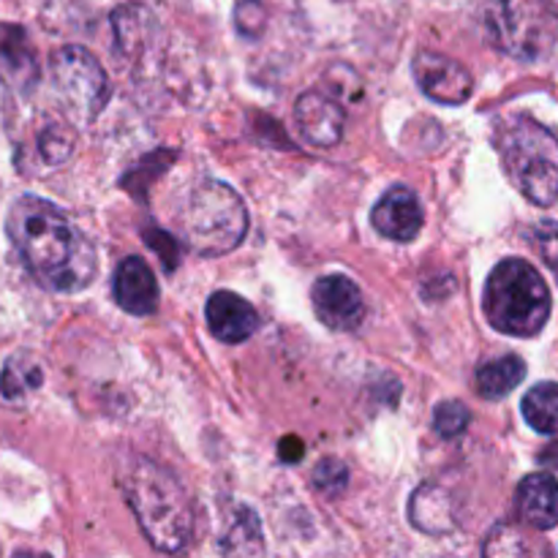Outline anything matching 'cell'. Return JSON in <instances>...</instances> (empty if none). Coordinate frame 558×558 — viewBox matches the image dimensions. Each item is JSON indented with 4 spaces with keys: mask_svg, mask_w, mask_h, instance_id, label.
<instances>
[{
    "mask_svg": "<svg viewBox=\"0 0 558 558\" xmlns=\"http://www.w3.org/2000/svg\"><path fill=\"white\" fill-rule=\"evenodd\" d=\"M5 234L47 292H82L96 278V248L52 202L20 196L5 218Z\"/></svg>",
    "mask_w": 558,
    "mask_h": 558,
    "instance_id": "1",
    "label": "cell"
},
{
    "mask_svg": "<svg viewBox=\"0 0 558 558\" xmlns=\"http://www.w3.org/2000/svg\"><path fill=\"white\" fill-rule=\"evenodd\" d=\"M120 490L142 534L161 554H180L194 537V510L169 469L150 458H129L118 472Z\"/></svg>",
    "mask_w": 558,
    "mask_h": 558,
    "instance_id": "2",
    "label": "cell"
},
{
    "mask_svg": "<svg viewBox=\"0 0 558 558\" xmlns=\"http://www.w3.org/2000/svg\"><path fill=\"white\" fill-rule=\"evenodd\" d=\"M496 150L507 178L529 202L550 207L558 202V136L532 118L501 120Z\"/></svg>",
    "mask_w": 558,
    "mask_h": 558,
    "instance_id": "3",
    "label": "cell"
},
{
    "mask_svg": "<svg viewBox=\"0 0 558 558\" xmlns=\"http://www.w3.org/2000/svg\"><path fill=\"white\" fill-rule=\"evenodd\" d=\"M483 311L490 327L505 336H539L550 316L548 283L526 259L499 262L485 281Z\"/></svg>",
    "mask_w": 558,
    "mask_h": 558,
    "instance_id": "4",
    "label": "cell"
},
{
    "mask_svg": "<svg viewBox=\"0 0 558 558\" xmlns=\"http://www.w3.org/2000/svg\"><path fill=\"white\" fill-rule=\"evenodd\" d=\"M183 229L194 254L223 256L245 240L248 210L238 191L229 189L221 180H205L191 194Z\"/></svg>",
    "mask_w": 558,
    "mask_h": 558,
    "instance_id": "5",
    "label": "cell"
},
{
    "mask_svg": "<svg viewBox=\"0 0 558 558\" xmlns=\"http://www.w3.org/2000/svg\"><path fill=\"white\" fill-rule=\"evenodd\" d=\"M490 33L501 52L543 60L558 38V14L548 0H501L490 14Z\"/></svg>",
    "mask_w": 558,
    "mask_h": 558,
    "instance_id": "6",
    "label": "cell"
},
{
    "mask_svg": "<svg viewBox=\"0 0 558 558\" xmlns=\"http://www.w3.org/2000/svg\"><path fill=\"white\" fill-rule=\"evenodd\" d=\"M54 87L69 107L85 120H93L109 101V80L96 58L85 47H63L52 54Z\"/></svg>",
    "mask_w": 558,
    "mask_h": 558,
    "instance_id": "7",
    "label": "cell"
},
{
    "mask_svg": "<svg viewBox=\"0 0 558 558\" xmlns=\"http://www.w3.org/2000/svg\"><path fill=\"white\" fill-rule=\"evenodd\" d=\"M316 316L330 330H357L365 319V298L357 283L347 276H325L311 289Z\"/></svg>",
    "mask_w": 558,
    "mask_h": 558,
    "instance_id": "8",
    "label": "cell"
},
{
    "mask_svg": "<svg viewBox=\"0 0 558 558\" xmlns=\"http://www.w3.org/2000/svg\"><path fill=\"white\" fill-rule=\"evenodd\" d=\"M412 74L420 90L439 104H463L474 90V80L463 63L441 52H423L414 58Z\"/></svg>",
    "mask_w": 558,
    "mask_h": 558,
    "instance_id": "9",
    "label": "cell"
},
{
    "mask_svg": "<svg viewBox=\"0 0 558 558\" xmlns=\"http://www.w3.org/2000/svg\"><path fill=\"white\" fill-rule=\"evenodd\" d=\"M294 120L303 140L314 147H336L347 129V112L336 96L308 90L294 104Z\"/></svg>",
    "mask_w": 558,
    "mask_h": 558,
    "instance_id": "10",
    "label": "cell"
},
{
    "mask_svg": "<svg viewBox=\"0 0 558 558\" xmlns=\"http://www.w3.org/2000/svg\"><path fill=\"white\" fill-rule=\"evenodd\" d=\"M38 82V58L25 27L0 22V87L11 93H31Z\"/></svg>",
    "mask_w": 558,
    "mask_h": 558,
    "instance_id": "11",
    "label": "cell"
},
{
    "mask_svg": "<svg viewBox=\"0 0 558 558\" xmlns=\"http://www.w3.org/2000/svg\"><path fill=\"white\" fill-rule=\"evenodd\" d=\"M423 221V205H420L417 194L407 185H396V189L387 191L371 213V223H374L376 232L398 240V243H409V240L417 238Z\"/></svg>",
    "mask_w": 558,
    "mask_h": 558,
    "instance_id": "12",
    "label": "cell"
},
{
    "mask_svg": "<svg viewBox=\"0 0 558 558\" xmlns=\"http://www.w3.org/2000/svg\"><path fill=\"white\" fill-rule=\"evenodd\" d=\"M114 300L131 316H150L158 308V281L145 259L129 256L120 262L112 281Z\"/></svg>",
    "mask_w": 558,
    "mask_h": 558,
    "instance_id": "13",
    "label": "cell"
},
{
    "mask_svg": "<svg viewBox=\"0 0 558 558\" xmlns=\"http://www.w3.org/2000/svg\"><path fill=\"white\" fill-rule=\"evenodd\" d=\"M207 325L218 341L243 343L259 330V314L240 294L216 292L207 300Z\"/></svg>",
    "mask_w": 558,
    "mask_h": 558,
    "instance_id": "14",
    "label": "cell"
},
{
    "mask_svg": "<svg viewBox=\"0 0 558 558\" xmlns=\"http://www.w3.org/2000/svg\"><path fill=\"white\" fill-rule=\"evenodd\" d=\"M515 505L523 523L539 532H550L558 526V480L545 472L529 474L518 485Z\"/></svg>",
    "mask_w": 558,
    "mask_h": 558,
    "instance_id": "15",
    "label": "cell"
},
{
    "mask_svg": "<svg viewBox=\"0 0 558 558\" xmlns=\"http://www.w3.org/2000/svg\"><path fill=\"white\" fill-rule=\"evenodd\" d=\"M409 521L425 534H447L458 526L456 505L450 499V490L428 483L420 485L409 501Z\"/></svg>",
    "mask_w": 558,
    "mask_h": 558,
    "instance_id": "16",
    "label": "cell"
},
{
    "mask_svg": "<svg viewBox=\"0 0 558 558\" xmlns=\"http://www.w3.org/2000/svg\"><path fill=\"white\" fill-rule=\"evenodd\" d=\"M523 376H526V363L518 354H505V357L480 365L477 374H474V390L485 401H499L521 385Z\"/></svg>",
    "mask_w": 558,
    "mask_h": 558,
    "instance_id": "17",
    "label": "cell"
},
{
    "mask_svg": "<svg viewBox=\"0 0 558 558\" xmlns=\"http://www.w3.org/2000/svg\"><path fill=\"white\" fill-rule=\"evenodd\" d=\"M44 385V368L33 354H14L0 371V396L11 403H22Z\"/></svg>",
    "mask_w": 558,
    "mask_h": 558,
    "instance_id": "18",
    "label": "cell"
},
{
    "mask_svg": "<svg viewBox=\"0 0 558 558\" xmlns=\"http://www.w3.org/2000/svg\"><path fill=\"white\" fill-rule=\"evenodd\" d=\"M523 420L532 425L537 434L554 436L558 434V385L554 381H543V385L532 387L523 398Z\"/></svg>",
    "mask_w": 558,
    "mask_h": 558,
    "instance_id": "19",
    "label": "cell"
},
{
    "mask_svg": "<svg viewBox=\"0 0 558 558\" xmlns=\"http://www.w3.org/2000/svg\"><path fill=\"white\" fill-rule=\"evenodd\" d=\"M221 550L229 556H259L265 554L262 543V526L256 515L245 507H240L232 518V526L227 529L221 539Z\"/></svg>",
    "mask_w": 558,
    "mask_h": 558,
    "instance_id": "20",
    "label": "cell"
},
{
    "mask_svg": "<svg viewBox=\"0 0 558 558\" xmlns=\"http://www.w3.org/2000/svg\"><path fill=\"white\" fill-rule=\"evenodd\" d=\"M71 150H74V131H71L69 125H47V129L41 131V136H38V153H41L44 161L52 163V167L63 163L65 158L71 156Z\"/></svg>",
    "mask_w": 558,
    "mask_h": 558,
    "instance_id": "21",
    "label": "cell"
},
{
    "mask_svg": "<svg viewBox=\"0 0 558 558\" xmlns=\"http://www.w3.org/2000/svg\"><path fill=\"white\" fill-rule=\"evenodd\" d=\"M325 85L330 87V96H336L338 101L357 104L365 93L363 80H360L357 71H354L352 65H343V63H336L327 69Z\"/></svg>",
    "mask_w": 558,
    "mask_h": 558,
    "instance_id": "22",
    "label": "cell"
},
{
    "mask_svg": "<svg viewBox=\"0 0 558 558\" xmlns=\"http://www.w3.org/2000/svg\"><path fill=\"white\" fill-rule=\"evenodd\" d=\"M349 485V466L338 458H325V461L316 463L314 469V488L319 490L322 496H341Z\"/></svg>",
    "mask_w": 558,
    "mask_h": 558,
    "instance_id": "23",
    "label": "cell"
},
{
    "mask_svg": "<svg viewBox=\"0 0 558 558\" xmlns=\"http://www.w3.org/2000/svg\"><path fill=\"white\" fill-rule=\"evenodd\" d=\"M469 423H472V414L458 401H445L434 414V430L441 439H456L469 428Z\"/></svg>",
    "mask_w": 558,
    "mask_h": 558,
    "instance_id": "24",
    "label": "cell"
},
{
    "mask_svg": "<svg viewBox=\"0 0 558 558\" xmlns=\"http://www.w3.org/2000/svg\"><path fill=\"white\" fill-rule=\"evenodd\" d=\"M267 11L259 0H240L234 5V27L238 33H243L245 38H256L262 31H265Z\"/></svg>",
    "mask_w": 558,
    "mask_h": 558,
    "instance_id": "25",
    "label": "cell"
},
{
    "mask_svg": "<svg viewBox=\"0 0 558 558\" xmlns=\"http://www.w3.org/2000/svg\"><path fill=\"white\" fill-rule=\"evenodd\" d=\"M534 243H537L539 254L548 262L558 281V221H543L534 227Z\"/></svg>",
    "mask_w": 558,
    "mask_h": 558,
    "instance_id": "26",
    "label": "cell"
},
{
    "mask_svg": "<svg viewBox=\"0 0 558 558\" xmlns=\"http://www.w3.org/2000/svg\"><path fill=\"white\" fill-rule=\"evenodd\" d=\"M303 452H305L303 441L294 439V436H289V439H283L281 447H278V456H281L283 461H289V463L300 461V458H303Z\"/></svg>",
    "mask_w": 558,
    "mask_h": 558,
    "instance_id": "27",
    "label": "cell"
}]
</instances>
